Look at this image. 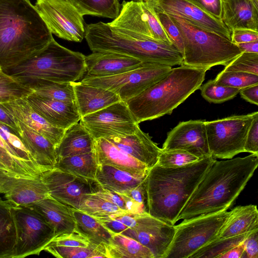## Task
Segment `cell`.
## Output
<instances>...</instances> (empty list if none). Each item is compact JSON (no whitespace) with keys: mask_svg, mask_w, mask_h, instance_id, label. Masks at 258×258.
Masks as SVG:
<instances>
[{"mask_svg":"<svg viewBox=\"0 0 258 258\" xmlns=\"http://www.w3.org/2000/svg\"><path fill=\"white\" fill-rule=\"evenodd\" d=\"M258 155L216 160L207 171L178 216L177 220L227 210L253 175Z\"/></svg>","mask_w":258,"mask_h":258,"instance_id":"cell-1","label":"cell"},{"mask_svg":"<svg viewBox=\"0 0 258 258\" xmlns=\"http://www.w3.org/2000/svg\"><path fill=\"white\" fill-rule=\"evenodd\" d=\"M54 38L29 0H0V68H13Z\"/></svg>","mask_w":258,"mask_h":258,"instance_id":"cell-2","label":"cell"},{"mask_svg":"<svg viewBox=\"0 0 258 258\" xmlns=\"http://www.w3.org/2000/svg\"><path fill=\"white\" fill-rule=\"evenodd\" d=\"M216 160L210 156L177 167L156 164L145 178L148 213L174 225L199 183Z\"/></svg>","mask_w":258,"mask_h":258,"instance_id":"cell-3","label":"cell"},{"mask_svg":"<svg viewBox=\"0 0 258 258\" xmlns=\"http://www.w3.org/2000/svg\"><path fill=\"white\" fill-rule=\"evenodd\" d=\"M208 70L180 65L126 102L136 121L171 114L173 110L199 89Z\"/></svg>","mask_w":258,"mask_h":258,"instance_id":"cell-4","label":"cell"},{"mask_svg":"<svg viewBox=\"0 0 258 258\" xmlns=\"http://www.w3.org/2000/svg\"><path fill=\"white\" fill-rule=\"evenodd\" d=\"M85 38L92 52H117L144 63L170 67L183 64L182 54L173 45L143 38L108 23L86 25Z\"/></svg>","mask_w":258,"mask_h":258,"instance_id":"cell-5","label":"cell"},{"mask_svg":"<svg viewBox=\"0 0 258 258\" xmlns=\"http://www.w3.org/2000/svg\"><path fill=\"white\" fill-rule=\"evenodd\" d=\"M85 55L69 49L54 39L38 53L9 69L8 76L31 90L45 81L73 83L85 72Z\"/></svg>","mask_w":258,"mask_h":258,"instance_id":"cell-6","label":"cell"},{"mask_svg":"<svg viewBox=\"0 0 258 258\" xmlns=\"http://www.w3.org/2000/svg\"><path fill=\"white\" fill-rule=\"evenodd\" d=\"M170 16L182 38V64L209 70L215 66H226L242 52L231 40L181 18Z\"/></svg>","mask_w":258,"mask_h":258,"instance_id":"cell-7","label":"cell"},{"mask_svg":"<svg viewBox=\"0 0 258 258\" xmlns=\"http://www.w3.org/2000/svg\"><path fill=\"white\" fill-rule=\"evenodd\" d=\"M230 211H223L183 220L175 227V234L164 258H189L195 252L218 238Z\"/></svg>","mask_w":258,"mask_h":258,"instance_id":"cell-8","label":"cell"},{"mask_svg":"<svg viewBox=\"0 0 258 258\" xmlns=\"http://www.w3.org/2000/svg\"><path fill=\"white\" fill-rule=\"evenodd\" d=\"M258 112L232 115L206 121L208 147L215 159H228L244 152V146L251 122Z\"/></svg>","mask_w":258,"mask_h":258,"instance_id":"cell-9","label":"cell"},{"mask_svg":"<svg viewBox=\"0 0 258 258\" xmlns=\"http://www.w3.org/2000/svg\"><path fill=\"white\" fill-rule=\"evenodd\" d=\"M16 230L13 258L39 255L55 237L53 228L37 211L28 205L13 206Z\"/></svg>","mask_w":258,"mask_h":258,"instance_id":"cell-10","label":"cell"},{"mask_svg":"<svg viewBox=\"0 0 258 258\" xmlns=\"http://www.w3.org/2000/svg\"><path fill=\"white\" fill-rule=\"evenodd\" d=\"M171 67L143 62L138 68L110 77L80 81L111 91L126 102L166 76Z\"/></svg>","mask_w":258,"mask_h":258,"instance_id":"cell-11","label":"cell"},{"mask_svg":"<svg viewBox=\"0 0 258 258\" xmlns=\"http://www.w3.org/2000/svg\"><path fill=\"white\" fill-rule=\"evenodd\" d=\"M34 7L52 34L76 42L85 38L83 16L66 0H36Z\"/></svg>","mask_w":258,"mask_h":258,"instance_id":"cell-12","label":"cell"},{"mask_svg":"<svg viewBox=\"0 0 258 258\" xmlns=\"http://www.w3.org/2000/svg\"><path fill=\"white\" fill-rule=\"evenodd\" d=\"M80 123L94 139L132 135L140 127L126 102L122 101L82 116Z\"/></svg>","mask_w":258,"mask_h":258,"instance_id":"cell-13","label":"cell"},{"mask_svg":"<svg viewBox=\"0 0 258 258\" xmlns=\"http://www.w3.org/2000/svg\"><path fill=\"white\" fill-rule=\"evenodd\" d=\"M120 6L118 16L108 23L110 25L131 31L143 38L172 45L148 2L123 1Z\"/></svg>","mask_w":258,"mask_h":258,"instance_id":"cell-14","label":"cell"},{"mask_svg":"<svg viewBox=\"0 0 258 258\" xmlns=\"http://www.w3.org/2000/svg\"><path fill=\"white\" fill-rule=\"evenodd\" d=\"M41 178L49 195L56 200L79 209L87 196L94 192L95 181L53 168L43 172Z\"/></svg>","mask_w":258,"mask_h":258,"instance_id":"cell-15","label":"cell"},{"mask_svg":"<svg viewBox=\"0 0 258 258\" xmlns=\"http://www.w3.org/2000/svg\"><path fill=\"white\" fill-rule=\"evenodd\" d=\"M175 231L174 225L145 212L137 214L135 225L121 234L147 247L154 258H164L173 239Z\"/></svg>","mask_w":258,"mask_h":258,"instance_id":"cell-16","label":"cell"},{"mask_svg":"<svg viewBox=\"0 0 258 258\" xmlns=\"http://www.w3.org/2000/svg\"><path fill=\"white\" fill-rule=\"evenodd\" d=\"M161 149L163 151H185L200 159L211 156L208 144L206 121L190 120L179 122L168 133Z\"/></svg>","mask_w":258,"mask_h":258,"instance_id":"cell-17","label":"cell"},{"mask_svg":"<svg viewBox=\"0 0 258 258\" xmlns=\"http://www.w3.org/2000/svg\"><path fill=\"white\" fill-rule=\"evenodd\" d=\"M147 2L156 11L181 18L231 40V31L221 20L213 17L186 0H152Z\"/></svg>","mask_w":258,"mask_h":258,"instance_id":"cell-18","label":"cell"},{"mask_svg":"<svg viewBox=\"0 0 258 258\" xmlns=\"http://www.w3.org/2000/svg\"><path fill=\"white\" fill-rule=\"evenodd\" d=\"M14 206H25L51 197L41 175L35 178L13 174L0 167V194Z\"/></svg>","mask_w":258,"mask_h":258,"instance_id":"cell-19","label":"cell"},{"mask_svg":"<svg viewBox=\"0 0 258 258\" xmlns=\"http://www.w3.org/2000/svg\"><path fill=\"white\" fill-rule=\"evenodd\" d=\"M85 72L81 80L110 77L136 69L143 62L121 53L99 51L85 56Z\"/></svg>","mask_w":258,"mask_h":258,"instance_id":"cell-20","label":"cell"},{"mask_svg":"<svg viewBox=\"0 0 258 258\" xmlns=\"http://www.w3.org/2000/svg\"><path fill=\"white\" fill-rule=\"evenodd\" d=\"M29 105L49 123L66 130L80 120L75 102H64L31 93L24 98Z\"/></svg>","mask_w":258,"mask_h":258,"instance_id":"cell-21","label":"cell"},{"mask_svg":"<svg viewBox=\"0 0 258 258\" xmlns=\"http://www.w3.org/2000/svg\"><path fill=\"white\" fill-rule=\"evenodd\" d=\"M0 104L19 121L47 138L55 148L59 145L65 130L49 123L29 105L24 98Z\"/></svg>","mask_w":258,"mask_h":258,"instance_id":"cell-22","label":"cell"},{"mask_svg":"<svg viewBox=\"0 0 258 258\" xmlns=\"http://www.w3.org/2000/svg\"><path fill=\"white\" fill-rule=\"evenodd\" d=\"M122 152L145 164L150 169L155 165L162 151L148 133L139 127L133 134L105 138Z\"/></svg>","mask_w":258,"mask_h":258,"instance_id":"cell-23","label":"cell"},{"mask_svg":"<svg viewBox=\"0 0 258 258\" xmlns=\"http://www.w3.org/2000/svg\"><path fill=\"white\" fill-rule=\"evenodd\" d=\"M93 153L98 164L112 166L135 176L145 177L150 169L104 138L95 139Z\"/></svg>","mask_w":258,"mask_h":258,"instance_id":"cell-24","label":"cell"},{"mask_svg":"<svg viewBox=\"0 0 258 258\" xmlns=\"http://www.w3.org/2000/svg\"><path fill=\"white\" fill-rule=\"evenodd\" d=\"M221 20L231 32L237 29L258 32V0H222Z\"/></svg>","mask_w":258,"mask_h":258,"instance_id":"cell-25","label":"cell"},{"mask_svg":"<svg viewBox=\"0 0 258 258\" xmlns=\"http://www.w3.org/2000/svg\"><path fill=\"white\" fill-rule=\"evenodd\" d=\"M40 214L54 230L55 236L70 233L76 230V224L72 207L51 197L27 205Z\"/></svg>","mask_w":258,"mask_h":258,"instance_id":"cell-26","label":"cell"},{"mask_svg":"<svg viewBox=\"0 0 258 258\" xmlns=\"http://www.w3.org/2000/svg\"><path fill=\"white\" fill-rule=\"evenodd\" d=\"M72 83L75 103L81 117L121 101L119 97L111 91L81 81Z\"/></svg>","mask_w":258,"mask_h":258,"instance_id":"cell-27","label":"cell"},{"mask_svg":"<svg viewBox=\"0 0 258 258\" xmlns=\"http://www.w3.org/2000/svg\"><path fill=\"white\" fill-rule=\"evenodd\" d=\"M19 126L18 136L36 163L44 171L53 168L57 162L55 146L45 137L20 121Z\"/></svg>","mask_w":258,"mask_h":258,"instance_id":"cell-28","label":"cell"},{"mask_svg":"<svg viewBox=\"0 0 258 258\" xmlns=\"http://www.w3.org/2000/svg\"><path fill=\"white\" fill-rule=\"evenodd\" d=\"M95 139L80 122L66 129L59 145L56 147L58 159L93 151Z\"/></svg>","mask_w":258,"mask_h":258,"instance_id":"cell-29","label":"cell"},{"mask_svg":"<svg viewBox=\"0 0 258 258\" xmlns=\"http://www.w3.org/2000/svg\"><path fill=\"white\" fill-rule=\"evenodd\" d=\"M258 229V211L256 205L239 206L230 211L218 238L233 237Z\"/></svg>","mask_w":258,"mask_h":258,"instance_id":"cell-30","label":"cell"},{"mask_svg":"<svg viewBox=\"0 0 258 258\" xmlns=\"http://www.w3.org/2000/svg\"><path fill=\"white\" fill-rule=\"evenodd\" d=\"M145 177L135 176L112 166L98 164L95 181L105 188L120 192L136 187Z\"/></svg>","mask_w":258,"mask_h":258,"instance_id":"cell-31","label":"cell"},{"mask_svg":"<svg viewBox=\"0 0 258 258\" xmlns=\"http://www.w3.org/2000/svg\"><path fill=\"white\" fill-rule=\"evenodd\" d=\"M0 167L15 175L30 178L39 177L44 171L21 158L0 135Z\"/></svg>","mask_w":258,"mask_h":258,"instance_id":"cell-32","label":"cell"},{"mask_svg":"<svg viewBox=\"0 0 258 258\" xmlns=\"http://www.w3.org/2000/svg\"><path fill=\"white\" fill-rule=\"evenodd\" d=\"M105 247L109 258H154L149 248L121 233H114Z\"/></svg>","mask_w":258,"mask_h":258,"instance_id":"cell-33","label":"cell"},{"mask_svg":"<svg viewBox=\"0 0 258 258\" xmlns=\"http://www.w3.org/2000/svg\"><path fill=\"white\" fill-rule=\"evenodd\" d=\"M76 220V230L85 236L94 244H109L113 232L105 227L97 218L78 209L72 208Z\"/></svg>","mask_w":258,"mask_h":258,"instance_id":"cell-34","label":"cell"},{"mask_svg":"<svg viewBox=\"0 0 258 258\" xmlns=\"http://www.w3.org/2000/svg\"><path fill=\"white\" fill-rule=\"evenodd\" d=\"M13 206L8 200L0 198V258H13L16 230Z\"/></svg>","mask_w":258,"mask_h":258,"instance_id":"cell-35","label":"cell"},{"mask_svg":"<svg viewBox=\"0 0 258 258\" xmlns=\"http://www.w3.org/2000/svg\"><path fill=\"white\" fill-rule=\"evenodd\" d=\"M97 166L98 164L92 151L58 159L54 168L78 177L95 181Z\"/></svg>","mask_w":258,"mask_h":258,"instance_id":"cell-36","label":"cell"},{"mask_svg":"<svg viewBox=\"0 0 258 258\" xmlns=\"http://www.w3.org/2000/svg\"><path fill=\"white\" fill-rule=\"evenodd\" d=\"M82 15H92L114 19L119 15L118 0H66Z\"/></svg>","mask_w":258,"mask_h":258,"instance_id":"cell-37","label":"cell"},{"mask_svg":"<svg viewBox=\"0 0 258 258\" xmlns=\"http://www.w3.org/2000/svg\"><path fill=\"white\" fill-rule=\"evenodd\" d=\"M44 250L58 258L107 257L105 245L93 243L87 247L47 245Z\"/></svg>","mask_w":258,"mask_h":258,"instance_id":"cell-38","label":"cell"},{"mask_svg":"<svg viewBox=\"0 0 258 258\" xmlns=\"http://www.w3.org/2000/svg\"><path fill=\"white\" fill-rule=\"evenodd\" d=\"M31 91L37 96L64 102H75L72 83L45 81Z\"/></svg>","mask_w":258,"mask_h":258,"instance_id":"cell-39","label":"cell"},{"mask_svg":"<svg viewBox=\"0 0 258 258\" xmlns=\"http://www.w3.org/2000/svg\"><path fill=\"white\" fill-rule=\"evenodd\" d=\"M250 232L233 237L218 238L195 252L189 258H219L233 247L242 243Z\"/></svg>","mask_w":258,"mask_h":258,"instance_id":"cell-40","label":"cell"},{"mask_svg":"<svg viewBox=\"0 0 258 258\" xmlns=\"http://www.w3.org/2000/svg\"><path fill=\"white\" fill-rule=\"evenodd\" d=\"M116 192L124 200L127 212L136 214L148 213L145 178L136 187Z\"/></svg>","mask_w":258,"mask_h":258,"instance_id":"cell-41","label":"cell"},{"mask_svg":"<svg viewBox=\"0 0 258 258\" xmlns=\"http://www.w3.org/2000/svg\"><path fill=\"white\" fill-rule=\"evenodd\" d=\"M78 210L95 218L108 216L124 211L94 193L87 196Z\"/></svg>","mask_w":258,"mask_h":258,"instance_id":"cell-42","label":"cell"},{"mask_svg":"<svg viewBox=\"0 0 258 258\" xmlns=\"http://www.w3.org/2000/svg\"><path fill=\"white\" fill-rule=\"evenodd\" d=\"M201 95L209 102L221 103L232 99L239 92L240 89L217 84L210 80L200 88Z\"/></svg>","mask_w":258,"mask_h":258,"instance_id":"cell-43","label":"cell"},{"mask_svg":"<svg viewBox=\"0 0 258 258\" xmlns=\"http://www.w3.org/2000/svg\"><path fill=\"white\" fill-rule=\"evenodd\" d=\"M218 84L239 89L258 85V75L240 72L222 71L214 80Z\"/></svg>","mask_w":258,"mask_h":258,"instance_id":"cell-44","label":"cell"},{"mask_svg":"<svg viewBox=\"0 0 258 258\" xmlns=\"http://www.w3.org/2000/svg\"><path fill=\"white\" fill-rule=\"evenodd\" d=\"M201 159L183 150H162L156 164L164 167H177L192 163Z\"/></svg>","mask_w":258,"mask_h":258,"instance_id":"cell-45","label":"cell"},{"mask_svg":"<svg viewBox=\"0 0 258 258\" xmlns=\"http://www.w3.org/2000/svg\"><path fill=\"white\" fill-rule=\"evenodd\" d=\"M226 72H240L258 75V53L242 52L223 70Z\"/></svg>","mask_w":258,"mask_h":258,"instance_id":"cell-46","label":"cell"},{"mask_svg":"<svg viewBox=\"0 0 258 258\" xmlns=\"http://www.w3.org/2000/svg\"><path fill=\"white\" fill-rule=\"evenodd\" d=\"M31 93L30 89L10 76L0 81V103L25 98Z\"/></svg>","mask_w":258,"mask_h":258,"instance_id":"cell-47","label":"cell"},{"mask_svg":"<svg viewBox=\"0 0 258 258\" xmlns=\"http://www.w3.org/2000/svg\"><path fill=\"white\" fill-rule=\"evenodd\" d=\"M156 16L172 45L183 55V43L179 29L168 14L155 10Z\"/></svg>","mask_w":258,"mask_h":258,"instance_id":"cell-48","label":"cell"},{"mask_svg":"<svg viewBox=\"0 0 258 258\" xmlns=\"http://www.w3.org/2000/svg\"><path fill=\"white\" fill-rule=\"evenodd\" d=\"M91 243L87 237L75 230L72 233L55 236L47 245L87 247Z\"/></svg>","mask_w":258,"mask_h":258,"instance_id":"cell-49","label":"cell"},{"mask_svg":"<svg viewBox=\"0 0 258 258\" xmlns=\"http://www.w3.org/2000/svg\"><path fill=\"white\" fill-rule=\"evenodd\" d=\"M244 150V152L258 155V114L254 117L248 131Z\"/></svg>","mask_w":258,"mask_h":258,"instance_id":"cell-50","label":"cell"},{"mask_svg":"<svg viewBox=\"0 0 258 258\" xmlns=\"http://www.w3.org/2000/svg\"><path fill=\"white\" fill-rule=\"evenodd\" d=\"M217 19H221L222 0H186Z\"/></svg>","mask_w":258,"mask_h":258,"instance_id":"cell-51","label":"cell"},{"mask_svg":"<svg viewBox=\"0 0 258 258\" xmlns=\"http://www.w3.org/2000/svg\"><path fill=\"white\" fill-rule=\"evenodd\" d=\"M94 189L93 193L126 211L125 202L117 193L101 186L96 181L94 183Z\"/></svg>","mask_w":258,"mask_h":258,"instance_id":"cell-52","label":"cell"},{"mask_svg":"<svg viewBox=\"0 0 258 258\" xmlns=\"http://www.w3.org/2000/svg\"><path fill=\"white\" fill-rule=\"evenodd\" d=\"M242 257L258 258V229L250 232L243 241Z\"/></svg>","mask_w":258,"mask_h":258,"instance_id":"cell-53","label":"cell"},{"mask_svg":"<svg viewBox=\"0 0 258 258\" xmlns=\"http://www.w3.org/2000/svg\"><path fill=\"white\" fill-rule=\"evenodd\" d=\"M231 41L236 45L258 41V32L245 29H235L231 32Z\"/></svg>","mask_w":258,"mask_h":258,"instance_id":"cell-54","label":"cell"},{"mask_svg":"<svg viewBox=\"0 0 258 258\" xmlns=\"http://www.w3.org/2000/svg\"><path fill=\"white\" fill-rule=\"evenodd\" d=\"M96 218L113 233H122L128 228L119 220L112 218L110 216Z\"/></svg>","mask_w":258,"mask_h":258,"instance_id":"cell-55","label":"cell"},{"mask_svg":"<svg viewBox=\"0 0 258 258\" xmlns=\"http://www.w3.org/2000/svg\"><path fill=\"white\" fill-rule=\"evenodd\" d=\"M0 122L7 126L18 135L19 132V121L0 104Z\"/></svg>","mask_w":258,"mask_h":258,"instance_id":"cell-56","label":"cell"},{"mask_svg":"<svg viewBox=\"0 0 258 258\" xmlns=\"http://www.w3.org/2000/svg\"><path fill=\"white\" fill-rule=\"evenodd\" d=\"M241 97L247 102L258 105V85L249 86L240 90Z\"/></svg>","mask_w":258,"mask_h":258,"instance_id":"cell-57","label":"cell"},{"mask_svg":"<svg viewBox=\"0 0 258 258\" xmlns=\"http://www.w3.org/2000/svg\"><path fill=\"white\" fill-rule=\"evenodd\" d=\"M244 252V246L243 241L220 255L219 258H241Z\"/></svg>","mask_w":258,"mask_h":258,"instance_id":"cell-58","label":"cell"},{"mask_svg":"<svg viewBox=\"0 0 258 258\" xmlns=\"http://www.w3.org/2000/svg\"><path fill=\"white\" fill-rule=\"evenodd\" d=\"M242 52L258 53V41L237 44Z\"/></svg>","mask_w":258,"mask_h":258,"instance_id":"cell-59","label":"cell"},{"mask_svg":"<svg viewBox=\"0 0 258 258\" xmlns=\"http://www.w3.org/2000/svg\"><path fill=\"white\" fill-rule=\"evenodd\" d=\"M9 76L6 75L3 71L0 68V81L7 78Z\"/></svg>","mask_w":258,"mask_h":258,"instance_id":"cell-60","label":"cell"},{"mask_svg":"<svg viewBox=\"0 0 258 258\" xmlns=\"http://www.w3.org/2000/svg\"><path fill=\"white\" fill-rule=\"evenodd\" d=\"M133 1H137V2H149V1H151L152 0H133Z\"/></svg>","mask_w":258,"mask_h":258,"instance_id":"cell-61","label":"cell"}]
</instances>
